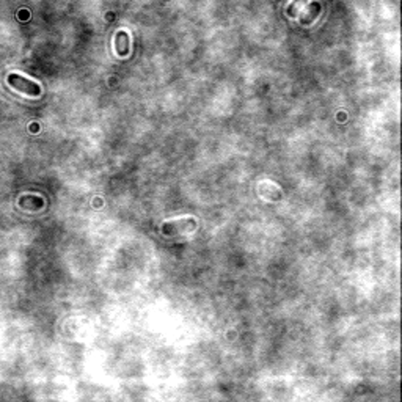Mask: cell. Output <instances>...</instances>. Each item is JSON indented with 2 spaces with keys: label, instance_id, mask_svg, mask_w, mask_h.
Masks as SVG:
<instances>
[{
  "label": "cell",
  "instance_id": "1",
  "mask_svg": "<svg viewBox=\"0 0 402 402\" xmlns=\"http://www.w3.org/2000/svg\"><path fill=\"white\" fill-rule=\"evenodd\" d=\"M8 84L21 93H25L29 96H40L41 94V87L35 84L33 81H29L22 77L21 74H10L8 75Z\"/></svg>",
  "mask_w": 402,
  "mask_h": 402
},
{
  "label": "cell",
  "instance_id": "2",
  "mask_svg": "<svg viewBox=\"0 0 402 402\" xmlns=\"http://www.w3.org/2000/svg\"><path fill=\"white\" fill-rule=\"evenodd\" d=\"M117 50H118V55H121V57H124L127 52H129V36H127V33H124V32H118V35H117Z\"/></svg>",
  "mask_w": 402,
  "mask_h": 402
},
{
  "label": "cell",
  "instance_id": "3",
  "mask_svg": "<svg viewBox=\"0 0 402 402\" xmlns=\"http://www.w3.org/2000/svg\"><path fill=\"white\" fill-rule=\"evenodd\" d=\"M305 2H306V0H294V2L288 7V14H289V16H296L297 8H299L300 5H303Z\"/></svg>",
  "mask_w": 402,
  "mask_h": 402
}]
</instances>
